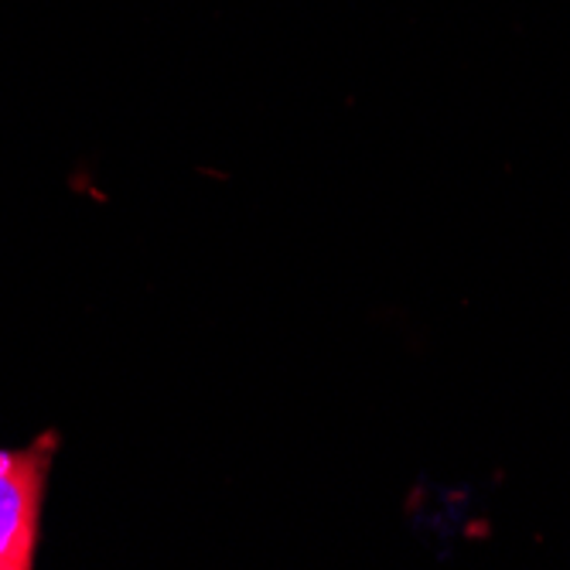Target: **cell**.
Wrapping results in <instances>:
<instances>
[{
    "label": "cell",
    "instance_id": "obj_1",
    "mask_svg": "<svg viewBox=\"0 0 570 570\" xmlns=\"http://www.w3.org/2000/svg\"><path fill=\"white\" fill-rule=\"evenodd\" d=\"M41 482H45L41 454L0 451V570H21L31 563Z\"/></svg>",
    "mask_w": 570,
    "mask_h": 570
}]
</instances>
